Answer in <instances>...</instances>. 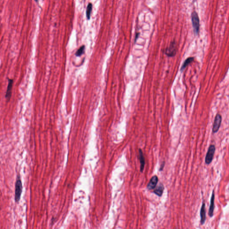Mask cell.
Listing matches in <instances>:
<instances>
[{
	"label": "cell",
	"instance_id": "7c38bea8",
	"mask_svg": "<svg viewBox=\"0 0 229 229\" xmlns=\"http://www.w3.org/2000/svg\"><path fill=\"white\" fill-rule=\"evenodd\" d=\"M194 58L193 57H190L188 58L184 61V62H183V65H182L181 68V69H180L181 71H183L188 66L190 63H191V62L194 61Z\"/></svg>",
	"mask_w": 229,
	"mask_h": 229
},
{
	"label": "cell",
	"instance_id": "4fadbf2b",
	"mask_svg": "<svg viewBox=\"0 0 229 229\" xmlns=\"http://www.w3.org/2000/svg\"><path fill=\"white\" fill-rule=\"evenodd\" d=\"M93 8V5L91 3H89L87 6V11H86V15L87 19L90 20L91 16V13Z\"/></svg>",
	"mask_w": 229,
	"mask_h": 229
},
{
	"label": "cell",
	"instance_id": "8992f818",
	"mask_svg": "<svg viewBox=\"0 0 229 229\" xmlns=\"http://www.w3.org/2000/svg\"><path fill=\"white\" fill-rule=\"evenodd\" d=\"M159 182V178L157 175H154L151 178L147 185V188L149 190H153L157 186Z\"/></svg>",
	"mask_w": 229,
	"mask_h": 229
},
{
	"label": "cell",
	"instance_id": "7a4b0ae2",
	"mask_svg": "<svg viewBox=\"0 0 229 229\" xmlns=\"http://www.w3.org/2000/svg\"><path fill=\"white\" fill-rule=\"evenodd\" d=\"M191 22L194 33L198 34L200 31V19L198 14L196 11H193L191 15Z\"/></svg>",
	"mask_w": 229,
	"mask_h": 229
},
{
	"label": "cell",
	"instance_id": "5b68a950",
	"mask_svg": "<svg viewBox=\"0 0 229 229\" xmlns=\"http://www.w3.org/2000/svg\"><path fill=\"white\" fill-rule=\"evenodd\" d=\"M221 121H222V118L221 115L219 114L217 115L215 118L213 124V133H217L218 131L221 126Z\"/></svg>",
	"mask_w": 229,
	"mask_h": 229
},
{
	"label": "cell",
	"instance_id": "8fae6325",
	"mask_svg": "<svg viewBox=\"0 0 229 229\" xmlns=\"http://www.w3.org/2000/svg\"><path fill=\"white\" fill-rule=\"evenodd\" d=\"M164 189H165V188H164L163 184L162 183H160L158 185L157 188L154 190L153 192L156 195H157L158 196L161 197L162 196L163 193Z\"/></svg>",
	"mask_w": 229,
	"mask_h": 229
},
{
	"label": "cell",
	"instance_id": "3957f363",
	"mask_svg": "<svg viewBox=\"0 0 229 229\" xmlns=\"http://www.w3.org/2000/svg\"><path fill=\"white\" fill-rule=\"evenodd\" d=\"M215 150L216 148L214 145H211L209 147L206 154V157L205 158V162L207 165H209L212 162L214 155Z\"/></svg>",
	"mask_w": 229,
	"mask_h": 229
},
{
	"label": "cell",
	"instance_id": "ba28073f",
	"mask_svg": "<svg viewBox=\"0 0 229 229\" xmlns=\"http://www.w3.org/2000/svg\"><path fill=\"white\" fill-rule=\"evenodd\" d=\"M214 200L215 192L214 190H213L212 191V194L211 196L210 208L209 210V215L210 218H212L213 216V212L214 210Z\"/></svg>",
	"mask_w": 229,
	"mask_h": 229
},
{
	"label": "cell",
	"instance_id": "6da1fadb",
	"mask_svg": "<svg viewBox=\"0 0 229 229\" xmlns=\"http://www.w3.org/2000/svg\"><path fill=\"white\" fill-rule=\"evenodd\" d=\"M23 191V184L19 176H18V178L15 184V201L17 203L19 202L21 199L22 193Z\"/></svg>",
	"mask_w": 229,
	"mask_h": 229
},
{
	"label": "cell",
	"instance_id": "52a82bcc",
	"mask_svg": "<svg viewBox=\"0 0 229 229\" xmlns=\"http://www.w3.org/2000/svg\"><path fill=\"white\" fill-rule=\"evenodd\" d=\"M200 217H201V225L205 224L206 221V210H205V201H203L201 209L200 210Z\"/></svg>",
	"mask_w": 229,
	"mask_h": 229
},
{
	"label": "cell",
	"instance_id": "e0dca14e",
	"mask_svg": "<svg viewBox=\"0 0 229 229\" xmlns=\"http://www.w3.org/2000/svg\"><path fill=\"white\" fill-rule=\"evenodd\" d=\"M34 1H36V2H37L38 0H34Z\"/></svg>",
	"mask_w": 229,
	"mask_h": 229
},
{
	"label": "cell",
	"instance_id": "9c48e42d",
	"mask_svg": "<svg viewBox=\"0 0 229 229\" xmlns=\"http://www.w3.org/2000/svg\"><path fill=\"white\" fill-rule=\"evenodd\" d=\"M13 81L12 79H9L7 89L5 95V98L8 101H9L11 96L12 90L13 85Z\"/></svg>",
	"mask_w": 229,
	"mask_h": 229
},
{
	"label": "cell",
	"instance_id": "277c9868",
	"mask_svg": "<svg viewBox=\"0 0 229 229\" xmlns=\"http://www.w3.org/2000/svg\"><path fill=\"white\" fill-rule=\"evenodd\" d=\"M176 44L175 41H172L170 45L165 50L166 55L169 57H172L175 56L176 53Z\"/></svg>",
	"mask_w": 229,
	"mask_h": 229
},
{
	"label": "cell",
	"instance_id": "5bb4252c",
	"mask_svg": "<svg viewBox=\"0 0 229 229\" xmlns=\"http://www.w3.org/2000/svg\"><path fill=\"white\" fill-rule=\"evenodd\" d=\"M85 47L84 45H83L82 47H81L80 48H79V49L77 51V52L76 53V56H81L82 54H83L84 53V51H85Z\"/></svg>",
	"mask_w": 229,
	"mask_h": 229
},
{
	"label": "cell",
	"instance_id": "30bf717a",
	"mask_svg": "<svg viewBox=\"0 0 229 229\" xmlns=\"http://www.w3.org/2000/svg\"><path fill=\"white\" fill-rule=\"evenodd\" d=\"M139 160L140 162V172L141 173H142L145 168V159L144 157V154L143 153L141 149H139Z\"/></svg>",
	"mask_w": 229,
	"mask_h": 229
},
{
	"label": "cell",
	"instance_id": "9a60e30c",
	"mask_svg": "<svg viewBox=\"0 0 229 229\" xmlns=\"http://www.w3.org/2000/svg\"><path fill=\"white\" fill-rule=\"evenodd\" d=\"M165 162H163L161 164V165L160 167L159 171H162L163 170L164 167V166H165Z\"/></svg>",
	"mask_w": 229,
	"mask_h": 229
},
{
	"label": "cell",
	"instance_id": "2e32d148",
	"mask_svg": "<svg viewBox=\"0 0 229 229\" xmlns=\"http://www.w3.org/2000/svg\"><path fill=\"white\" fill-rule=\"evenodd\" d=\"M139 33H137V34H136V37H135V42H136V41H137V40L138 39V36H139Z\"/></svg>",
	"mask_w": 229,
	"mask_h": 229
}]
</instances>
